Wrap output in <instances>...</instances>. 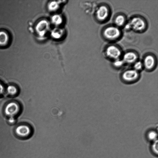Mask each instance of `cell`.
I'll return each mask as SVG.
<instances>
[{
	"label": "cell",
	"instance_id": "8992f818",
	"mask_svg": "<svg viewBox=\"0 0 158 158\" xmlns=\"http://www.w3.org/2000/svg\"><path fill=\"white\" fill-rule=\"evenodd\" d=\"M139 77V72L134 69H127L122 73V78L126 82L131 83L137 80Z\"/></svg>",
	"mask_w": 158,
	"mask_h": 158
},
{
	"label": "cell",
	"instance_id": "30bf717a",
	"mask_svg": "<svg viewBox=\"0 0 158 158\" xmlns=\"http://www.w3.org/2000/svg\"><path fill=\"white\" fill-rule=\"evenodd\" d=\"M31 132L30 127L26 125H21L18 127L16 129L17 134L21 136H25L28 135Z\"/></svg>",
	"mask_w": 158,
	"mask_h": 158
},
{
	"label": "cell",
	"instance_id": "8fae6325",
	"mask_svg": "<svg viewBox=\"0 0 158 158\" xmlns=\"http://www.w3.org/2000/svg\"><path fill=\"white\" fill-rule=\"evenodd\" d=\"M9 40L8 34L4 31H0V46H6L8 44Z\"/></svg>",
	"mask_w": 158,
	"mask_h": 158
},
{
	"label": "cell",
	"instance_id": "52a82bcc",
	"mask_svg": "<svg viewBox=\"0 0 158 158\" xmlns=\"http://www.w3.org/2000/svg\"><path fill=\"white\" fill-rule=\"evenodd\" d=\"M121 57L125 64H133L138 60L139 55L135 51L129 50L123 53Z\"/></svg>",
	"mask_w": 158,
	"mask_h": 158
},
{
	"label": "cell",
	"instance_id": "4fadbf2b",
	"mask_svg": "<svg viewBox=\"0 0 158 158\" xmlns=\"http://www.w3.org/2000/svg\"><path fill=\"white\" fill-rule=\"evenodd\" d=\"M125 64L122 59H118L112 61V65L115 68L119 69L122 67Z\"/></svg>",
	"mask_w": 158,
	"mask_h": 158
},
{
	"label": "cell",
	"instance_id": "9a60e30c",
	"mask_svg": "<svg viewBox=\"0 0 158 158\" xmlns=\"http://www.w3.org/2000/svg\"><path fill=\"white\" fill-rule=\"evenodd\" d=\"M7 90L8 93L11 95L15 94L17 91L16 88L13 85H9L7 87Z\"/></svg>",
	"mask_w": 158,
	"mask_h": 158
},
{
	"label": "cell",
	"instance_id": "277c9868",
	"mask_svg": "<svg viewBox=\"0 0 158 158\" xmlns=\"http://www.w3.org/2000/svg\"><path fill=\"white\" fill-rule=\"evenodd\" d=\"M103 53L107 59L112 61L120 59L123 54L121 48L114 43H110L104 48Z\"/></svg>",
	"mask_w": 158,
	"mask_h": 158
},
{
	"label": "cell",
	"instance_id": "9c48e42d",
	"mask_svg": "<svg viewBox=\"0 0 158 158\" xmlns=\"http://www.w3.org/2000/svg\"><path fill=\"white\" fill-rule=\"evenodd\" d=\"M19 106L14 102H10L7 105L5 110L6 115L11 117L16 114L19 112Z\"/></svg>",
	"mask_w": 158,
	"mask_h": 158
},
{
	"label": "cell",
	"instance_id": "ba28073f",
	"mask_svg": "<svg viewBox=\"0 0 158 158\" xmlns=\"http://www.w3.org/2000/svg\"><path fill=\"white\" fill-rule=\"evenodd\" d=\"M113 20V24L120 28L123 27L127 22L126 16L123 13H121L116 14Z\"/></svg>",
	"mask_w": 158,
	"mask_h": 158
},
{
	"label": "cell",
	"instance_id": "e0dca14e",
	"mask_svg": "<svg viewBox=\"0 0 158 158\" xmlns=\"http://www.w3.org/2000/svg\"><path fill=\"white\" fill-rule=\"evenodd\" d=\"M3 90L4 88L3 86L0 83V94L2 93Z\"/></svg>",
	"mask_w": 158,
	"mask_h": 158
},
{
	"label": "cell",
	"instance_id": "5bb4252c",
	"mask_svg": "<svg viewBox=\"0 0 158 158\" xmlns=\"http://www.w3.org/2000/svg\"><path fill=\"white\" fill-rule=\"evenodd\" d=\"M147 136L149 140L154 141L157 140V133L154 131H151L148 133Z\"/></svg>",
	"mask_w": 158,
	"mask_h": 158
},
{
	"label": "cell",
	"instance_id": "7a4b0ae2",
	"mask_svg": "<svg viewBox=\"0 0 158 158\" xmlns=\"http://www.w3.org/2000/svg\"><path fill=\"white\" fill-rule=\"evenodd\" d=\"M111 13L110 8L108 5L104 3L100 4L95 10L94 18L98 23H104L109 20Z\"/></svg>",
	"mask_w": 158,
	"mask_h": 158
},
{
	"label": "cell",
	"instance_id": "2e32d148",
	"mask_svg": "<svg viewBox=\"0 0 158 158\" xmlns=\"http://www.w3.org/2000/svg\"><path fill=\"white\" fill-rule=\"evenodd\" d=\"M158 140L157 139L153 141V143L152 146V151L153 152L156 154H158Z\"/></svg>",
	"mask_w": 158,
	"mask_h": 158
},
{
	"label": "cell",
	"instance_id": "5b68a950",
	"mask_svg": "<svg viewBox=\"0 0 158 158\" xmlns=\"http://www.w3.org/2000/svg\"><path fill=\"white\" fill-rule=\"evenodd\" d=\"M142 61L143 68L148 71L154 69L157 64L156 56L153 53L151 52H148L145 54L143 57Z\"/></svg>",
	"mask_w": 158,
	"mask_h": 158
},
{
	"label": "cell",
	"instance_id": "3957f363",
	"mask_svg": "<svg viewBox=\"0 0 158 158\" xmlns=\"http://www.w3.org/2000/svg\"><path fill=\"white\" fill-rule=\"evenodd\" d=\"M131 30L135 32L141 33L145 32L147 29V22L142 16L135 15L132 16L128 21Z\"/></svg>",
	"mask_w": 158,
	"mask_h": 158
},
{
	"label": "cell",
	"instance_id": "7c38bea8",
	"mask_svg": "<svg viewBox=\"0 0 158 158\" xmlns=\"http://www.w3.org/2000/svg\"><path fill=\"white\" fill-rule=\"evenodd\" d=\"M133 69L139 72L143 68V66L141 60H137L133 64Z\"/></svg>",
	"mask_w": 158,
	"mask_h": 158
},
{
	"label": "cell",
	"instance_id": "6da1fadb",
	"mask_svg": "<svg viewBox=\"0 0 158 158\" xmlns=\"http://www.w3.org/2000/svg\"><path fill=\"white\" fill-rule=\"evenodd\" d=\"M101 35L102 38L106 41L114 43L121 39L123 33L120 28L113 24H109L102 28Z\"/></svg>",
	"mask_w": 158,
	"mask_h": 158
}]
</instances>
